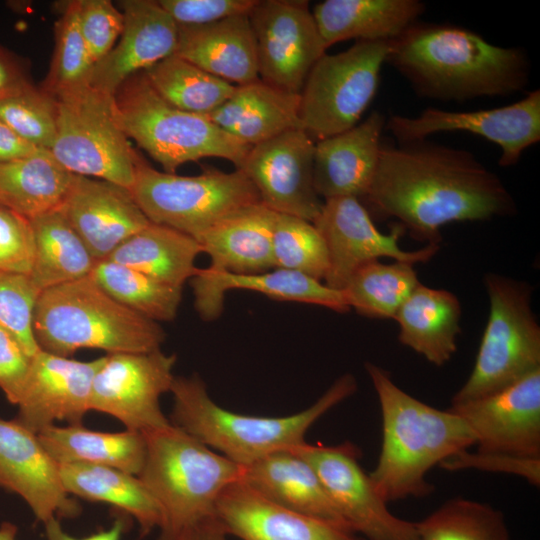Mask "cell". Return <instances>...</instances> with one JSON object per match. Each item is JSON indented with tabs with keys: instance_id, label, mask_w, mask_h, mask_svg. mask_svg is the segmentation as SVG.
<instances>
[{
	"instance_id": "f5cc1de1",
	"label": "cell",
	"mask_w": 540,
	"mask_h": 540,
	"mask_svg": "<svg viewBox=\"0 0 540 540\" xmlns=\"http://www.w3.org/2000/svg\"><path fill=\"white\" fill-rule=\"evenodd\" d=\"M37 150L0 120V163L26 157Z\"/></svg>"
},
{
	"instance_id": "f907efd6",
	"label": "cell",
	"mask_w": 540,
	"mask_h": 540,
	"mask_svg": "<svg viewBox=\"0 0 540 540\" xmlns=\"http://www.w3.org/2000/svg\"><path fill=\"white\" fill-rule=\"evenodd\" d=\"M32 86L19 60L0 47V101Z\"/></svg>"
},
{
	"instance_id": "2e32d148",
	"label": "cell",
	"mask_w": 540,
	"mask_h": 540,
	"mask_svg": "<svg viewBox=\"0 0 540 540\" xmlns=\"http://www.w3.org/2000/svg\"><path fill=\"white\" fill-rule=\"evenodd\" d=\"M398 143L427 139L442 132H469L497 144L499 165H516L525 150L540 141V91L509 105L476 111L427 108L419 115H392L386 121Z\"/></svg>"
},
{
	"instance_id": "f6af8a7d",
	"label": "cell",
	"mask_w": 540,
	"mask_h": 540,
	"mask_svg": "<svg viewBox=\"0 0 540 540\" xmlns=\"http://www.w3.org/2000/svg\"><path fill=\"white\" fill-rule=\"evenodd\" d=\"M78 23L95 64L115 46L124 16L109 0H78Z\"/></svg>"
},
{
	"instance_id": "d4e9b609",
	"label": "cell",
	"mask_w": 540,
	"mask_h": 540,
	"mask_svg": "<svg viewBox=\"0 0 540 540\" xmlns=\"http://www.w3.org/2000/svg\"><path fill=\"white\" fill-rule=\"evenodd\" d=\"M194 307L205 321L220 317L229 290H248L277 301L314 304L339 313L350 310L341 290L303 273L273 268L257 274L214 273L198 268L190 279Z\"/></svg>"
},
{
	"instance_id": "30bf717a",
	"label": "cell",
	"mask_w": 540,
	"mask_h": 540,
	"mask_svg": "<svg viewBox=\"0 0 540 540\" xmlns=\"http://www.w3.org/2000/svg\"><path fill=\"white\" fill-rule=\"evenodd\" d=\"M50 153L69 172L131 189L140 156L115 115L113 96L91 85L61 95Z\"/></svg>"
},
{
	"instance_id": "4fadbf2b",
	"label": "cell",
	"mask_w": 540,
	"mask_h": 540,
	"mask_svg": "<svg viewBox=\"0 0 540 540\" xmlns=\"http://www.w3.org/2000/svg\"><path fill=\"white\" fill-rule=\"evenodd\" d=\"M175 363V354L160 349L107 354L92 382L90 410L113 416L126 430L142 434L168 426L160 397L170 392Z\"/></svg>"
},
{
	"instance_id": "7c38bea8",
	"label": "cell",
	"mask_w": 540,
	"mask_h": 540,
	"mask_svg": "<svg viewBox=\"0 0 540 540\" xmlns=\"http://www.w3.org/2000/svg\"><path fill=\"white\" fill-rule=\"evenodd\" d=\"M315 470L329 497L355 534L366 540H418L415 522L390 512L351 442L335 446L303 444L292 449Z\"/></svg>"
},
{
	"instance_id": "d6986e66",
	"label": "cell",
	"mask_w": 540,
	"mask_h": 540,
	"mask_svg": "<svg viewBox=\"0 0 540 540\" xmlns=\"http://www.w3.org/2000/svg\"><path fill=\"white\" fill-rule=\"evenodd\" d=\"M104 356L92 361H78L39 350L17 403V422L38 434L64 420L82 425L90 410L94 376Z\"/></svg>"
},
{
	"instance_id": "4316f807",
	"label": "cell",
	"mask_w": 540,
	"mask_h": 540,
	"mask_svg": "<svg viewBox=\"0 0 540 540\" xmlns=\"http://www.w3.org/2000/svg\"><path fill=\"white\" fill-rule=\"evenodd\" d=\"M174 55L236 85L259 79L255 38L248 15L202 26H178Z\"/></svg>"
},
{
	"instance_id": "ab89813d",
	"label": "cell",
	"mask_w": 540,
	"mask_h": 540,
	"mask_svg": "<svg viewBox=\"0 0 540 540\" xmlns=\"http://www.w3.org/2000/svg\"><path fill=\"white\" fill-rule=\"evenodd\" d=\"M415 527L418 540H510L500 510L461 497L446 501Z\"/></svg>"
},
{
	"instance_id": "b9f144b4",
	"label": "cell",
	"mask_w": 540,
	"mask_h": 540,
	"mask_svg": "<svg viewBox=\"0 0 540 540\" xmlns=\"http://www.w3.org/2000/svg\"><path fill=\"white\" fill-rule=\"evenodd\" d=\"M275 268L297 271L324 280L328 268L325 242L310 221L291 215H276L272 232Z\"/></svg>"
},
{
	"instance_id": "c3c4849f",
	"label": "cell",
	"mask_w": 540,
	"mask_h": 540,
	"mask_svg": "<svg viewBox=\"0 0 540 540\" xmlns=\"http://www.w3.org/2000/svg\"><path fill=\"white\" fill-rule=\"evenodd\" d=\"M158 3L177 26H202L248 15L257 0H160Z\"/></svg>"
},
{
	"instance_id": "6da1fadb",
	"label": "cell",
	"mask_w": 540,
	"mask_h": 540,
	"mask_svg": "<svg viewBox=\"0 0 540 540\" xmlns=\"http://www.w3.org/2000/svg\"><path fill=\"white\" fill-rule=\"evenodd\" d=\"M365 199L382 219L393 218L414 239L437 245L446 224L516 212L500 177L471 152L426 139L383 142Z\"/></svg>"
},
{
	"instance_id": "1f68e13d",
	"label": "cell",
	"mask_w": 540,
	"mask_h": 540,
	"mask_svg": "<svg viewBox=\"0 0 540 540\" xmlns=\"http://www.w3.org/2000/svg\"><path fill=\"white\" fill-rule=\"evenodd\" d=\"M201 253L203 248L194 237L150 222L124 240L107 260L183 288L197 272L195 260Z\"/></svg>"
},
{
	"instance_id": "8fae6325",
	"label": "cell",
	"mask_w": 540,
	"mask_h": 540,
	"mask_svg": "<svg viewBox=\"0 0 540 540\" xmlns=\"http://www.w3.org/2000/svg\"><path fill=\"white\" fill-rule=\"evenodd\" d=\"M390 41H355L315 63L300 92V127L316 142L360 122L373 101Z\"/></svg>"
},
{
	"instance_id": "7a4b0ae2",
	"label": "cell",
	"mask_w": 540,
	"mask_h": 540,
	"mask_svg": "<svg viewBox=\"0 0 540 540\" xmlns=\"http://www.w3.org/2000/svg\"><path fill=\"white\" fill-rule=\"evenodd\" d=\"M386 63L417 95L441 101L508 96L530 77L521 48L492 44L465 27L421 21L390 41Z\"/></svg>"
},
{
	"instance_id": "bcb514c9",
	"label": "cell",
	"mask_w": 540,
	"mask_h": 540,
	"mask_svg": "<svg viewBox=\"0 0 540 540\" xmlns=\"http://www.w3.org/2000/svg\"><path fill=\"white\" fill-rule=\"evenodd\" d=\"M33 244L30 220L0 205V272L29 275Z\"/></svg>"
},
{
	"instance_id": "8992f818",
	"label": "cell",
	"mask_w": 540,
	"mask_h": 540,
	"mask_svg": "<svg viewBox=\"0 0 540 540\" xmlns=\"http://www.w3.org/2000/svg\"><path fill=\"white\" fill-rule=\"evenodd\" d=\"M146 455L138 475L161 510L159 540H174L210 517L241 466L184 430L168 426L143 434Z\"/></svg>"
},
{
	"instance_id": "ffe728a7",
	"label": "cell",
	"mask_w": 540,
	"mask_h": 540,
	"mask_svg": "<svg viewBox=\"0 0 540 540\" xmlns=\"http://www.w3.org/2000/svg\"><path fill=\"white\" fill-rule=\"evenodd\" d=\"M0 486L21 496L43 524L81 511L62 484L59 464L38 435L15 419H0Z\"/></svg>"
},
{
	"instance_id": "4dcf8cb0",
	"label": "cell",
	"mask_w": 540,
	"mask_h": 540,
	"mask_svg": "<svg viewBox=\"0 0 540 540\" xmlns=\"http://www.w3.org/2000/svg\"><path fill=\"white\" fill-rule=\"evenodd\" d=\"M461 313L454 293L420 283L394 317L399 327L398 339L429 363L443 366L457 351Z\"/></svg>"
},
{
	"instance_id": "db71d44e",
	"label": "cell",
	"mask_w": 540,
	"mask_h": 540,
	"mask_svg": "<svg viewBox=\"0 0 540 540\" xmlns=\"http://www.w3.org/2000/svg\"><path fill=\"white\" fill-rule=\"evenodd\" d=\"M174 540H228L215 517H210L185 529Z\"/></svg>"
},
{
	"instance_id": "5bb4252c",
	"label": "cell",
	"mask_w": 540,
	"mask_h": 540,
	"mask_svg": "<svg viewBox=\"0 0 540 540\" xmlns=\"http://www.w3.org/2000/svg\"><path fill=\"white\" fill-rule=\"evenodd\" d=\"M248 17L256 43L259 79L300 94L311 69L328 49L309 2L257 0Z\"/></svg>"
},
{
	"instance_id": "83f0119b",
	"label": "cell",
	"mask_w": 540,
	"mask_h": 540,
	"mask_svg": "<svg viewBox=\"0 0 540 540\" xmlns=\"http://www.w3.org/2000/svg\"><path fill=\"white\" fill-rule=\"evenodd\" d=\"M277 213L262 203L221 220L197 241L210 257L214 273L257 274L275 268L272 232Z\"/></svg>"
},
{
	"instance_id": "ee69618b",
	"label": "cell",
	"mask_w": 540,
	"mask_h": 540,
	"mask_svg": "<svg viewBox=\"0 0 540 540\" xmlns=\"http://www.w3.org/2000/svg\"><path fill=\"white\" fill-rule=\"evenodd\" d=\"M29 275L0 272V327L33 357L39 350L33 332L34 308L40 295Z\"/></svg>"
},
{
	"instance_id": "603a6c76",
	"label": "cell",
	"mask_w": 540,
	"mask_h": 540,
	"mask_svg": "<svg viewBox=\"0 0 540 540\" xmlns=\"http://www.w3.org/2000/svg\"><path fill=\"white\" fill-rule=\"evenodd\" d=\"M214 517L241 540H365L330 522L284 508L236 481L219 496Z\"/></svg>"
},
{
	"instance_id": "484cf974",
	"label": "cell",
	"mask_w": 540,
	"mask_h": 540,
	"mask_svg": "<svg viewBox=\"0 0 540 540\" xmlns=\"http://www.w3.org/2000/svg\"><path fill=\"white\" fill-rule=\"evenodd\" d=\"M239 481L275 504L353 532L315 470L292 450L277 451L241 467Z\"/></svg>"
},
{
	"instance_id": "277c9868",
	"label": "cell",
	"mask_w": 540,
	"mask_h": 540,
	"mask_svg": "<svg viewBox=\"0 0 540 540\" xmlns=\"http://www.w3.org/2000/svg\"><path fill=\"white\" fill-rule=\"evenodd\" d=\"M357 390L353 375L340 376L305 410L283 417L229 411L210 397L198 375L174 378L171 423L243 467L271 453L303 444L309 428Z\"/></svg>"
},
{
	"instance_id": "e0dca14e",
	"label": "cell",
	"mask_w": 540,
	"mask_h": 540,
	"mask_svg": "<svg viewBox=\"0 0 540 540\" xmlns=\"http://www.w3.org/2000/svg\"><path fill=\"white\" fill-rule=\"evenodd\" d=\"M314 149L306 131L291 129L252 146L239 169L264 206L313 222L323 204L314 187Z\"/></svg>"
},
{
	"instance_id": "60d3db41",
	"label": "cell",
	"mask_w": 540,
	"mask_h": 540,
	"mask_svg": "<svg viewBox=\"0 0 540 540\" xmlns=\"http://www.w3.org/2000/svg\"><path fill=\"white\" fill-rule=\"evenodd\" d=\"M95 62L81 34L78 0L69 1L55 24V47L42 90L57 98L90 85Z\"/></svg>"
},
{
	"instance_id": "9c48e42d",
	"label": "cell",
	"mask_w": 540,
	"mask_h": 540,
	"mask_svg": "<svg viewBox=\"0 0 540 540\" xmlns=\"http://www.w3.org/2000/svg\"><path fill=\"white\" fill-rule=\"evenodd\" d=\"M130 192L147 219L186 233L196 240L228 216L261 203L241 169L206 168L197 176L161 172L141 157Z\"/></svg>"
},
{
	"instance_id": "5b68a950",
	"label": "cell",
	"mask_w": 540,
	"mask_h": 540,
	"mask_svg": "<svg viewBox=\"0 0 540 540\" xmlns=\"http://www.w3.org/2000/svg\"><path fill=\"white\" fill-rule=\"evenodd\" d=\"M33 332L41 350L68 358L80 349L151 352L165 340L157 322L113 299L90 275L42 291Z\"/></svg>"
},
{
	"instance_id": "ac0fdd59",
	"label": "cell",
	"mask_w": 540,
	"mask_h": 540,
	"mask_svg": "<svg viewBox=\"0 0 540 540\" xmlns=\"http://www.w3.org/2000/svg\"><path fill=\"white\" fill-rule=\"evenodd\" d=\"M477 450L540 458V369L493 394L451 404Z\"/></svg>"
},
{
	"instance_id": "681fc988",
	"label": "cell",
	"mask_w": 540,
	"mask_h": 540,
	"mask_svg": "<svg viewBox=\"0 0 540 540\" xmlns=\"http://www.w3.org/2000/svg\"><path fill=\"white\" fill-rule=\"evenodd\" d=\"M31 362L16 338L0 327V389L12 404L20 399Z\"/></svg>"
},
{
	"instance_id": "7dc6e473",
	"label": "cell",
	"mask_w": 540,
	"mask_h": 540,
	"mask_svg": "<svg viewBox=\"0 0 540 540\" xmlns=\"http://www.w3.org/2000/svg\"><path fill=\"white\" fill-rule=\"evenodd\" d=\"M447 471L475 469L484 472L519 476L533 486L540 485V458L520 457L498 452L462 450L443 461Z\"/></svg>"
},
{
	"instance_id": "3957f363",
	"label": "cell",
	"mask_w": 540,
	"mask_h": 540,
	"mask_svg": "<svg viewBox=\"0 0 540 540\" xmlns=\"http://www.w3.org/2000/svg\"><path fill=\"white\" fill-rule=\"evenodd\" d=\"M365 369L377 394L382 417L381 450L369 477L382 499L430 495L428 472L475 445L469 426L448 408L432 407L398 387L388 371L373 363Z\"/></svg>"
},
{
	"instance_id": "836d02e7",
	"label": "cell",
	"mask_w": 540,
	"mask_h": 540,
	"mask_svg": "<svg viewBox=\"0 0 540 540\" xmlns=\"http://www.w3.org/2000/svg\"><path fill=\"white\" fill-rule=\"evenodd\" d=\"M74 175L46 150L0 163V205L29 220L57 210Z\"/></svg>"
},
{
	"instance_id": "cb8c5ba5",
	"label": "cell",
	"mask_w": 540,
	"mask_h": 540,
	"mask_svg": "<svg viewBox=\"0 0 540 540\" xmlns=\"http://www.w3.org/2000/svg\"><path fill=\"white\" fill-rule=\"evenodd\" d=\"M386 116L372 111L354 127L315 142L314 187L324 200L365 198L374 179Z\"/></svg>"
},
{
	"instance_id": "7402d4cb",
	"label": "cell",
	"mask_w": 540,
	"mask_h": 540,
	"mask_svg": "<svg viewBox=\"0 0 540 540\" xmlns=\"http://www.w3.org/2000/svg\"><path fill=\"white\" fill-rule=\"evenodd\" d=\"M124 27L119 41L93 69L90 85L113 96L130 77L174 54L178 26L158 1H120Z\"/></svg>"
},
{
	"instance_id": "e575fe53",
	"label": "cell",
	"mask_w": 540,
	"mask_h": 540,
	"mask_svg": "<svg viewBox=\"0 0 540 540\" xmlns=\"http://www.w3.org/2000/svg\"><path fill=\"white\" fill-rule=\"evenodd\" d=\"M62 484L68 494L114 506L137 520L142 535L159 528L161 510L138 476L92 464H59Z\"/></svg>"
},
{
	"instance_id": "816d5d0a",
	"label": "cell",
	"mask_w": 540,
	"mask_h": 540,
	"mask_svg": "<svg viewBox=\"0 0 540 540\" xmlns=\"http://www.w3.org/2000/svg\"><path fill=\"white\" fill-rule=\"evenodd\" d=\"M44 525L47 540H120L128 527V520L124 515H118L109 529L99 530L83 538H75L66 533L56 517L50 519Z\"/></svg>"
},
{
	"instance_id": "d590c367",
	"label": "cell",
	"mask_w": 540,
	"mask_h": 540,
	"mask_svg": "<svg viewBox=\"0 0 540 540\" xmlns=\"http://www.w3.org/2000/svg\"><path fill=\"white\" fill-rule=\"evenodd\" d=\"M30 222L34 248L29 277L40 292L91 274L98 261L59 209Z\"/></svg>"
},
{
	"instance_id": "11a10c76",
	"label": "cell",
	"mask_w": 540,
	"mask_h": 540,
	"mask_svg": "<svg viewBox=\"0 0 540 540\" xmlns=\"http://www.w3.org/2000/svg\"><path fill=\"white\" fill-rule=\"evenodd\" d=\"M17 527L11 522L0 525V540H16Z\"/></svg>"
},
{
	"instance_id": "74e56055",
	"label": "cell",
	"mask_w": 540,
	"mask_h": 540,
	"mask_svg": "<svg viewBox=\"0 0 540 540\" xmlns=\"http://www.w3.org/2000/svg\"><path fill=\"white\" fill-rule=\"evenodd\" d=\"M420 284L414 265L371 261L358 268L341 290L350 309L376 319L395 317L401 305Z\"/></svg>"
},
{
	"instance_id": "f546056e",
	"label": "cell",
	"mask_w": 540,
	"mask_h": 540,
	"mask_svg": "<svg viewBox=\"0 0 540 540\" xmlns=\"http://www.w3.org/2000/svg\"><path fill=\"white\" fill-rule=\"evenodd\" d=\"M420 0H325L312 10L327 48L341 42L392 41L425 13Z\"/></svg>"
},
{
	"instance_id": "8d00e7d4",
	"label": "cell",
	"mask_w": 540,
	"mask_h": 540,
	"mask_svg": "<svg viewBox=\"0 0 540 540\" xmlns=\"http://www.w3.org/2000/svg\"><path fill=\"white\" fill-rule=\"evenodd\" d=\"M143 73L151 87L169 104L202 116L222 105L236 87L174 54Z\"/></svg>"
},
{
	"instance_id": "44dd1931",
	"label": "cell",
	"mask_w": 540,
	"mask_h": 540,
	"mask_svg": "<svg viewBox=\"0 0 540 540\" xmlns=\"http://www.w3.org/2000/svg\"><path fill=\"white\" fill-rule=\"evenodd\" d=\"M59 210L97 261L150 223L127 188L76 174Z\"/></svg>"
},
{
	"instance_id": "9a60e30c",
	"label": "cell",
	"mask_w": 540,
	"mask_h": 540,
	"mask_svg": "<svg viewBox=\"0 0 540 540\" xmlns=\"http://www.w3.org/2000/svg\"><path fill=\"white\" fill-rule=\"evenodd\" d=\"M321 234L328 253L329 268L324 283L342 290L361 266L379 258L410 264L429 261L439 250L437 244H426L406 251L399 246L403 227L395 223L388 234L374 225L370 213L355 197H337L323 201L312 222Z\"/></svg>"
},
{
	"instance_id": "52a82bcc",
	"label": "cell",
	"mask_w": 540,
	"mask_h": 540,
	"mask_svg": "<svg viewBox=\"0 0 540 540\" xmlns=\"http://www.w3.org/2000/svg\"><path fill=\"white\" fill-rule=\"evenodd\" d=\"M115 115L125 135L175 173L187 162L215 157L239 169L251 148L216 126L208 117L165 101L143 72L126 80L113 95Z\"/></svg>"
},
{
	"instance_id": "f1b7e54d",
	"label": "cell",
	"mask_w": 540,
	"mask_h": 540,
	"mask_svg": "<svg viewBox=\"0 0 540 540\" xmlns=\"http://www.w3.org/2000/svg\"><path fill=\"white\" fill-rule=\"evenodd\" d=\"M300 94L262 80L236 85L232 95L208 117L221 130L252 147L301 128Z\"/></svg>"
},
{
	"instance_id": "d6a6232c",
	"label": "cell",
	"mask_w": 540,
	"mask_h": 540,
	"mask_svg": "<svg viewBox=\"0 0 540 540\" xmlns=\"http://www.w3.org/2000/svg\"><path fill=\"white\" fill-rule=\"evenodd\" d=\"M37 435L58 464L107 466L138 476L145 460V437L136 431L110 433L89 430L83 425H52Z\"/></svg>"
},
{
	"instance_id": "f35d334b",
	"label": "cell",
	"mask_w": 540,
	"mask_h": 540,
	"mask_svg": "<svg viewBox=\"0 0 540 540\" xmlns=\"http://www.w3.org/2000/svg\"><path fill=\"white\" fill-rule=\"evenodd\" d=\"M90 276L113 299L150 320L171 321L177 315L180 287L107 259L98 261Z\"/></svg>"
},
{
	"instance_id": "ba28073f",
	"label": "cell",
	"mask_w": 540,
	"mask_h": 540,
	"mask_svg": "<svg viewBox=\"0 0 540 540\" xmlns=\"http://www.w3.org/2000/svg\"><path fill=\"white\" fill-rule=\"evenodd\" d=\"M484 285L488 320L474 367L451 404L493 394L540 369V326L531 286L497 273L486 274Z\"/></svg>"
},
{
	"instance_id": "7bdbcfd3",
	"label": "cell",
	"mask_w": 540,
	"mask_h": 540,
	"mask_svg": "<svg viewBox=\"0 0 540 540\" xmlns=\"http://www.w3.org/2000/svg\"><path fill=\"white\" fill-rule=\"evenodd\" d=\"M0 120L36 149L50 151L57 133L56 99L32 86L0 101Z\"/></svg>"
}]
</instances>
